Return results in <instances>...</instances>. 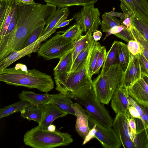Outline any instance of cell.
<instances>
[{
  "label": "cell",
  "mask_w": 148,
  "mask_h": 148,
  "mask_svg": "<svg viewBox=\"0 0 148 148\" xmlns=\"http://www.w3.org/2000/svg\"><path fill=\"white\" fill-rule=\"evenodd\" d=\"M43 112L41 123L38 126L47 129L48 127L56 119L62 117L69 114L54 103L47 104L43 107Z\"/></svg>",
  "instance_id": "9a60e30c"
},
{
  "label": "cell",
  "mask_w": 148,
  "mask_h": 148,
  "mask_svg": "<svg viewBox=\"0 0 148 148\" xmlns=\"http://www.w3.org/2000/svg\"><path fill=\"white\" fill-rule=\"evenodd\" d=\"M18 19L15 29L0 36V61L14 51L24 48L31 33L36 28L46 25L53 15L46 4L25 3L17 0Z\"/></svg>",
  "instance_id": "6da1fadb"
},
{
  "label": "cell",
  "mask_w": 148,
  "mask_h": 148,
  "mask_svg": "<svg viewBox=\"0 0 148 148\" xmlns=\"http://www.w3.org/2000/svg\"><path fill=\"white\" fill-rule=\"evenodd\" d=\"M106 13L108 15L112 16H117L120 18L122 21L125 18V15L123 13L116 12L114 11H112L109 12H106Z\"/></svg>",
  "instance_id": "f6af8a7d"
},
{
  "label": "cell",
  "mask_w": 148,
  "mask_h": 148,
  "mask_svg": "<svg viewBox=\"0 0 148 148\" xmlns=\"http://www.w3.org/2000/svg\"><path fill=\"white\" fill-rule=\"evenodd\" d=\"M113 129L122 145L126 140L132 141L133 135L127 120L122 114H117L113 120Z\"/></svg>",
  "instance_id": "ac0fdd59"
},
{
  "label": "cell",
  "mask_w": 148,
  "mask_h": 148,
  "mask_svg": "<svg viewBox=\"0 0 148 148\" xmlns=\"http://www.w3.org/2000/svg\"><path fill=\"white\" fill-rule=\"evenodd\" d=\"M94 47L75 71L68 73H54L56 89L59 93L67 97L81 88L92 84L89 67Z\"/></svg>",
  "instance_id": "3957f363"
},
{
  "label": "cell",
  "mask_w": 148,
  "mask_h": 148,
  "mask_svg": "<svg viewBox=\"0 0 148 148\" xmlns=\"http://www.w3.org/2000/svg\"><path fill=\"white\" fill-rule=\"evenodd\" d=\"M107 53L106 47L104 46H102L93 70V75L99 74L100 69L103 66L105 60Z\"/></svg>",
  "instance_id": "8d00e7d4"
},
{
  "label": "cell",
  "mask_w": 148,
  "mask_h": 148,
  "mask_svg": "<svg viewBox=\"0 0 148 148\" xmlns=\"http://www.w3.org/2000/svg\"><path fill=\"white\" fill-rule=\"evenodd\" d=\"M71 99L59 93V95L53 99L49 103L55 104L69 114L75 116V112L71 106L73 103Z\"/></svg>",
  "instance_id": "83f0119b"
},
{
  "label": "cell",
  "mask_w": 148,
  "mask_h": 148,
  "mask_svg": "<svg viewBox=\"0 0 148 148\" xmlns=\"http://www.w3.org/2000/svg\"><path fill=\"white\" fill-rule=\"evenodd\" d=\"M127 46L129 51L133 55L142 53L140 44L135 40L129 41L128 42Z\"/></svg>",
  "instance_id": "74e56055"
},
{
  "label": "cell",
  "mask_w": 148,
  "mask_h": 148,
  "mask_svg": "<svg viewBox=\"0 0 148 148\" xmlns=\"http://www.w3.org/2000/svg\"><path fill=\"white\" fill-rule=\"evenodd\" d=\"M129 96L127 88L118 87L112 96L111 103L115 113L122 114L127 120L132 116L129 111Z\"/></svg>",
  "instance_id": "7c38bea8"
},
{
  "label": "cell",
  "mask_w": 148,
  "mask_h": 148,
  "mask_svg": "<svg viewBox=\"0 0 148 148\" xmlns=\"http://www.w3.org/2000/svg\"><path fill=\"white\" fill-rule=\"evenodd\" d=\"M129 111L130 115L134 118L141 119L138 112L134 107L130 106L129 108Z\"/></svg>",
  "instance_id": "ee69618b"
},
{
  "label": "cell",
  "mask_w": 148,
  "mask_h": 148,
  "mask_svg": "<svg viewBox=\"0 0 148 148\" xmlns=\"http://www.w3.org/2000/svg\"><path fill=\"white\" fill-rule=\"evenodd\" d=\"M128 101L130 106L134 107L137 110L141 117L143 113V111L141 107L130 96L128 98Z\"/></svg>",
  "instance_id": "7bdbcfd3"
},
{
  "label": "cell",
  "mask_w": 148,
  "mask_h": 148,
  "mask_svg": "<svg viewBox=\"0 0 148 148\" xmlns=\"http://www.w3.org/2000/svg\"><path fill=\"white\" fill-rule=\"evenodd\" d=\"M97 41L92 39L88 45L78 55L73 64L70 72L75 71L88 56L90 50L94 47Z\"/></svg>",
  "instance_id": "f1b7e54d"
},
{
  "label": "cell",
  "mask_w": 148,
  "mask_h": 148,
  "mask_svg": "<svg viewBox=\"0 0 148 148\" xmlns=\"http://www.w3.org/2000/svg\"><path fill=\"white\" fill-rule=\"evenodd\" d=\"M92 32L91 30H89L86 32L85 35H82L74 41L73 64L78 55L88 45L93 39Z\"/></svg>",
  "instance_id": "d4e9b609"
},
{
  "label": "cell",
  "mask_w": 148,
  "mask_h": 148,
  "mask_svg": "<svg viewBox=\"0 0 148 148\" xmlns=\"http://www.w3.org/2000/svg\"><path fill=\"white\" fill-rule=\"evenodd\" d=\"M76 117L75 129L76 132L84 139L90 131L88 119L90 113L83 108L78 103H75L71 105Z\"/></svg>",
  "instance_id": "4fadbf2b"
},
{
  "label": "cell",
  "mask_w": 148,
  "mask_h": 148,
  "mask_svg": "<svg viewBox=\"0 0 148 148\" xmlns=\"http://www.w3.org/2000/svg\"><path fill=\"white\" fill-rule=\"evenodd\" d=\"M119 0L136 16L145 21H148L147 0Z\"/></svg>",
  "instance_id": "d6986e66"
},
{
  "label": "cell",
  "mask_w": 148,
  "mask_h": 148,
  "mask_svg": "<svg viewBox=\"0 0 148 148\" xmlns=\"http://www.w3.org/2000/svg\"><path fill=\"white\" fill-rule=\"evenodd\" d=\"M127 89L129 96L138 104L148 108V85L142 77Z\"/></svg>",
  "instance_id": "5bb4252c"
},
{
  "label": "cell",
  "mask_w": 148,
  "mask_h": 148,
  "mask_svg": "<svg viewBox=\"0 0 148 148\" xmlns=\"http://www.w3.org/2000/svg\"><path fill=\"white\" fill-rule=\"evenodd\" d=\"M102 36L101 32L98 30H96L92 34L94 39L96 41L99 40Z\"/></svg>",
  "instance_id": "c3c4849f"
},
{
  "label": "cell",
  "mask_w": 148,
  "mask_h": 148,
  "mask_svg": "<svg viewBox=\"0 0 148 148\" xmlns=\"http://www.w3.org/2000/svg\"><path fill=\"white\" fill-rule=\"evenodd\" d=\"M21 116L29 121L32 120L40 124L42 118L43 107L30 105L22 109L20 112Z\"/></svg>",
  "instance_id": "7402d4cb"
},
{
  "label": "cell",
  "mask_w": 148,
  "mask_h": 148,
  "mask_svg": "<svg viewBox=\"0 0 148 148\" xmlns=\"http://www.w3.org/2000/svg\"><path fill=\"white\" fill-rule=\"evenodd\" d=\"M129 124L133 135L132 141L136 134V125L134 118L132 116L128 120Z\"/></svg>",
  "instance_id": "b9f144b4"
},
{
  "label": "cell",
  "mask_w": 148,
  "mask_h": 148,
  "mask_svg": "<svg viewBox=\"0 0 148 148\" xmlns=\"http://www.w3.org/2000/svg\"><path fill=\"white\" fill-rule=\"evenodd\" d=\"M22 2L27 4H34L36 3L33 0H20Z\"/></svg>",
  "instance_id": "816d5d0a"
},
{
  "label": "cell",
  "mask_w": 148,
  "mask_h": 148,
  "mask_svg": "<svg viewBox=\"0 0 148 148\" xmlns=\"http://www.w3.org/2000/svg\"><path fill=\"white\" fill-rule=\"evenodd\" d=\"M31 105L27 101L20 100L0 110V119L10 116L15 113L20 112L25 107Z\"/></svg>",
  "instance_id": "4316f807"
},
{
  "label": "cell",
  "mask_w": 148,
  "mask_h": 148,
  "mask_svg": "<svg viewBox=\"0 0 148 148\" xmlns=\"http://www.w3.org/2000/svg\"><path fill=\"white\" fill-rule=\"evenodd\" d=\"M101 28L103 32H106L109 29L115 26L121 25V21L114 16L107 14L106 12L102 16Z\"/></svg>",
  "instance_id": "f546056e"
},
{
  "label": "cell",
  "mask_w": 148,
  "mask_h": 148,
  "mask_svg": "<svg viewBox=\"0 0 148 148\" xmlns=\"http://www.w3.org/2000/svg\"><path fill=\"white\" fill-rule=\"evenodd\" d=\"M126 27L125 26L121 25H120L114 26L109 29L106 32V35L104 38L103 40H105L109 35L111 34L114 35L118 33Z\"/></svg>",
  "instance_id": "60d3db41"
},
{
  "label": "cell",
  "mask_w": 148,
  "mask_h": 148,
  "mask_svg": "<svg viewBox=\"0 0 148 148\" xmlns=\"http://www.w3.org/2000/svg\"><path fill=\"white\" fill-rule=\"evenodd\" d=\"M138 55L141 71L148 75V61L142 53L138 54Z\"/></svg>",
  "instance_id": "ab89813d"
},
{
  "label": "cell",
  "mask_w": 148,
  "mask_h": 148,
  "mask_svg": "<svg viewBox=\"0 0 148 148\" xmlns=\"http://www.w3.org/2000/svg\"><path fill=\"white\" fill-rule=\"evenodd\" d=\"M121 24L125 26L129 30H130L132 26V20L130 16H126L122 21Z\"/></svg>",
  "instance_id": "bcb514c9"
},
{
  "label": "cell",
  "mask_w": 148,
  "mask_h": 148,
  "mask_svg": "<svg viewBox=\"0 0 148 148\" xmlns=\"http://www.w3.org/2000/svg\"><path fill=\"white\" fill-rule=\"evenodd\" d=\"M67 97L83 106L91 115L104 126H112L113 119L103 104L97 99L92 84L81 88Z\"/></svg>",
  "instance_id": "5b68a950"
},
{
  "label": "cell",
  "mask_w": 148,
  "mask_h": 148,
  "mask_svg": "<svg viewBox=\"0 0 148 148\" xmlns=\"http://www.w3.org/2000/svg\"><path fill=\"white\" fill-rule=\"evenodd\" d=\"M114 35L127 42L130 40H135L131 31L127 29V27Z\"/></svg>",
  "instance_id": "f35d334b"
},
{
  "label": "cell",
  "mask_w": 148,
  "mask_h": 148,
  "mask_svg": "<svg viewBox=\"0 0 148 148\" xmlns=\"http://www.w3.org/2000/svg\"><path fill=\"white\" fill-rule=\"evenodd\" d=\"M74 47L60 59L57 65L53 69L54 73H68L70 72L73 64Z\"/></svg>",
  "instance_id": "cb8c5ba5"
},
{
  "label": "cell",
  "mask_w": 148,
  "mask_h": 148,
  "mask_svg": "<svg viewBox=\"0 0 148 148\" xmlns=\"http://www.w3.org/2000/svg\"><path fill=\"white\" fill-rule=\"evenodd\" d=\"M130 30L131 31L135 40L137 41L140 44L142 53L148 61V43L134 26L132 25Z\"/></svg>",
  "instance_id": "1f68e13d"
},
{
  "label": "cell",
  "mask_w": 148,
  "mask_h": 148,
  "mask_svg": "<svg viewBox=\"0 0 148 148\" xmlns=\"http://www.w3.org/2000/svg\"><path fill=\"white\" fill-rule=\"evenodd\" d=\"M25 144L34 148H53L69 145L73 141L69 133L50 132L38 125L29 130L23 137Z\"/></svg>",
  "instance_id": "277c9868"
},
{
  "label": "cell",
  "mask_w": 148,
  "mask_h": 148,
  "mask_svg": "<svg viewBox=\"0 0 148 148\" xmlns=\"http://www.w3.org/2000/svg\"><path fill=\"white\" fill-rule=\"evenodd\" d=\"M54 29L47 34L42 35L36 41L28 46L18 51H15L0 61V71L7 68L9 66L25 56L30 55L32 53L38 51L42 42L49 37L55 32Z\"/></svg>",
  "instance_id": "30bf717a"
},
{
  "label": "cell",
  "mask_w": 148,
  "mask_h": 148,
  "mask_svg": "<svg viewBox=\"0 0 148 148\" xmlns=\"http://www.w3.org/2000/svg\"><path fill=\"white\" fill-rule=\"evenodd\" d=\"M74 41L58 33L40 45L38 56L48 60L60 59L74 47Z\"/></svg>",
  "instance_id": "ba28073f"
},
{
  "label": "cell",
  "mask_w": 148,
  "mask_h": 148,
  "mask_svg": "<svg viewBox=\"0 0 148 148\" xmlns=\"http://www.w3.org/2000/svg\"><path fill=\"white\" fill-rule=\"evenodd\" d=\"M45 25H42L38 27L31 33L26 42L24 47L32 44L42 36Z\"/></svg>",
  "instance_id": "e575fe53"
},
{
  "label": "cell",
  "mask_w": 148,
  "mask_h": 148,
  "mask_svg": "<svg viewBox=\"0 0 148 148\" xmlns=\"http://www.w3.org/2000/svg\"><path fill=\"white\" fill-rule=\"evenodd\" d=\"M102 46L100 43L97 42L92 51L91 56L89 67L90 75L92 77L93 70L95 66L100 50Z\"/></svg>",
  "instance_id": "d590c367"
},
{
  "label": "cell",
  "mask_w": 148,
  "mask_h": 148,
  "mask_svg": "<svg viewBox=\"0 0 148 148\" xmlns=\"http://www.w3.org/2000/svg\"><path fill=\"white\" fill-rule=\"evenodd\" d=\"M90 131L84 139V145L96 138L104 148H119L121 144L113 129L105 127L90 115L88 119Z\"/></svg>",
  "instance_id": "52a82bcc"
},
{
  "label": "cell",
  "mask_w": 148,
  "mask_h": 148,
  "mask_svg": "<svg viewBox=\"0 0 148 148\" xmlns=\"http://www.w3.org/2000/svg\"><path fill=\"white\" fill-rule=\"evenodd\" d=\"M0 81L8 85L36 88L45 93L54 88L51 76L35 69H28L21 63L0 71Z\"/></svg>",
  "instance_id": "7a4b0ae2"
},
{
  "label": "cell",
  "mask_w": 148,
  "mask_h": 148,
  "mask_svg": "<svg viewBox=\"0 0 148 148\" xmlns=\"http://www.w3.org/2000/svg\"><path fill=\"white\" fill-rule=\"evenodd\" d=\"M140 106L143 112L141 119L134 118L136 123V134L148 128V108Z\"/></svg>",
  "instance_id": "836d02e7"
},
{
  "label": "cell",
  "mask_w": 148,
  "mask_h": 148,
  "mask_svg": "<svg viewBox=\"0 0 148 148\" xmlns=\"http://www.w3.org/2000/svg\"><path fill=\"white\" fill-rule=\"evenodd\" d=\"M133 142L136 148H148V128L137 133Z\"/></svg>",
  "instance_id": "d6a6232c"
},
{
  "label": "cell",
  "mask_w": 148,
  "mask_h": 148,
  "mask_svg": "<svg viewBox=\"0 0 148 148\" xmlns=\"http://www.w3.org/2000/svg\"><path fill=\"white\" fill-rule=\"evenodd\" d=\"M69 13L68 7L58 8L48 22L44 29L42 36L56 29V27L58 24L66 20Z\"/></svg>",
  "instance_id": "ffe728a7"
},
{
  "label": "cell",
  "mask_w": 148,
  "mask_h": 148,
  "mask_svg": "<svg viewBox=\"0 0 148 148\" xmlns=\"http://www.w3.org/2000/svg\"><path fill=\"white\" fill-rule=\"evenodd\" d=\"M59 94V93L54 94H49L47 93L40 94L36 93L32 91L23 90L18 95V97L20 100L28 101L32 105L43 107L49 103Z\"/></svg>",
  "instance_id": "2e32d148"
},
{
  "label": "cell",
  "mask_w": 148,
  "mask_h": 148,
  "mask_svg": "<svg viewBox=\"0 0 148 148\" xmlns=\"http://www.w3.org/2000/svg\"><path fill=\"white\" fill-rule=\"evenodd\" d=\"M141 77H142L146 84L148 85V75L145 73L142 72Z\"/></svg>",
  "instance_id": "681fc988"
},
{
  "label": "cell",
  "mask_w": 148,
  "mask_h": 148,
  "mask_svg": "<svg viewBox=\"0 0 148 148\" xmlns=\"http://www.w3.org/2000/svg\"><path fill=\"white\" fill-rule=\"evenodd\" d=\"M82 32L79 24L76 22L67 30L58 33H62L64 37L74 41L82 35Z\"/></svg>",
  "instance_id": "4dcf8cb0"
},
{
  "label": "cell",
  "mask_w": 148,
  "mask_h": 148,
  "mask_svg": "<svg viewBox=\"0 0 148 148\" xmlns=\"http://www.w3.org/2000/svg\"><path fill=\"white\" fill-rule=\"evenodd\" d=\"M123 73L119 64H117L111 66L105 73H100L92 81L93 90L99 102L103 104H109L119 87Z\"/></svg>",
  "instance_id": "8992f818"
},
{
  "label": "cell",
  "mask_w": 148,
  "mask_h": 148,
  "mask_svg": "<svg viewBox=\"0 0 148 148\" xmlns=\"http://www.w3.org/2000/svg\"><path fill=\"white\" fill-rule=\"evenodd\" d=\"M97 0H44L48 4L56 7L62 8L73 6H84L94 4Z\"/></svg>",
  "instance_id": "603a6c76"
},
{
  "label": "cell",
  "mask_w": 148,
  "mask_h": 148,
  "mask_svg": "<svg viewBox=\"0 0 148 148\" xmlns=\"http://www.w3.org/2000/svg\"><path fill=\"white\" fill-rule=\"evenodd\" d=\"M74 18H73L70 19L68 20L66 19L62 21L56 26L55 28L57 29L64 27L67 25H69L70 22L73 20Z\"/></svg>",
  "instance_id": "7dc6e473"
},
{
  "label": "cell",
  "mask_w": 148,
  "mask_h": 148,
  "mask_svg": "<svg viewBox=\"0 0 148 148\" xmlns=\"http://www.w3.org/2000/svg\"><path fill=\"white\" fill-rule=\"evenodd\" d=\"M118 54L119 64L123 72H124L128 64L131 55L127 45L118 41Z\"/></svg>",
  "instance_id": "484cf974"
},
{
  "label": "cell",
  "mask_w": 148,
  "mask_h": 148,
  "mask_svg": "<svg viewBox=\"0 0 148 148\" xmlns=\"http://www.w3.org/2000/svg\"><path fill=\"white\" fill-rule=\"evenodd\" d=\"M47 130L50 132H54L56 130V126L54 125L51 124L48 127Z\"/></svg>",
  "instance_id": "f907efd6"
},
{
  "label": "cell",
  "mask_w": 148,
  "mask_h": 148,
  "mask_svg": "<svg viewBox=\"0 0 148 148\" xmlns=\"http://www.w3.org/2000/svg\"><path fill=\"white\" fill-rule=\"evenodd\" d=\"M94 4L84 6L80 11L73 15L83 32H86L90 29L93 32L101 24L100 13L98 8L94 7Z\"/></svg>",
  "instance_id": "9c48e42d"
},
{
  "label": "cell",
  "mask_w": 148,
  "mask_h": 148,
  "mask_svg": "<svg viewBox=\"0 0 148 148\" xmlns=\"http://www.w3.org/2000/svg\"><path fill=\"white\" fill-rule=\"evenodd\" d=\"M142 71L138 54L133 55L131 53L127 69L123 75L119 87L127 88L141 77Z\"/></svg>",
  "instance_id": "8fae6325"
},
{
  "label": "cell",
  "mask_w": 148,
  "mask_h": 148,
  "mask_svg": "<svg viewBox=\"0 0 148 148\" xmlns=\"http://www.w3.org/2000/svg\"><path fill=\"white\" fill-rule=\"evenodd\" d=\"M16 0H0V36H4L10 22Z\"/></svg>",
  "instance_id": "e0dca14e"
},
{
  "label": "cell",
  "mask_w": 148,
  "mask_h": 148,
  "mask_svg": "<svg viewBox=\"0 0 148 148\" xmlns=\"http://www.w3.org/2000/svg\"><path fill=\"white\" fill-rule=\"evenodd\" d=\"M118 45V41H114L110 49L107 53L100 74L105 73L108 71L111 66L119 64Z\"/></svg>",
  "instance_id": "44dd1931"
}]
</instances>
